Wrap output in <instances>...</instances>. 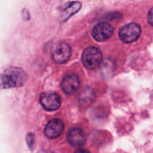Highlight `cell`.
I'll return each instance as SVG.
<instances>
[{
    "label": "cell",
    "mask_w": 153,
    "mask_h": 153,
    "mask_svg": "<svg viewBox=\"0 0 153 153\" xmlns=\"http://www.w3.org/2000/svg\"><path fill=\"white\" fill-rule=\"evenodd\" d=\"M27 75L19 67H10L0 75V87L2 88H18L25 84Z\"/></svg>",
    "instance_id": "6da1fadb"
},
{
    "label": "cell",
    "mask_w": 153,
    "mask_h": 153,
    "mask_svg": "<svg viewBox=\"0 0 153 153\" xmlns=\"http://www.w3.org/2000/svg\"><path fill=\"white\" fill-rule=\"evenodd\" d=\"M82 63L86 68L95 70L100 67L102 60L101 51L94 46H89L84 50L82 56Z\"/></svg>",
    "instance_id": "7a4b0ae2"
},
{
    "label": "cell",
    "mask_w": 153,
    "mask_h": 153,
    "mask_svg": "<svg viewBox=\"0 0 153 153\" xmlns=\"http://www.w3.org/2000/svg\"><path fill=\"white\" fill-rule=\"evenodd\" d=\"M141 34V28L135 22L123 25L119 31L120 39L126 43H131L136 41Z\"/></svg>",
    "instance_id": "3957f363"
},
{
    "label": "cell",
    "mask_w": 153,
    "mask_h": 153,
    "mask_svg": "<svg viewBox=\"0 0 153 153\" xmlns=\"http://www.w3.org/2000/svg\"><path fill=\"white\" fill-rule=\"evenodd\" d=\"M71 56V48L64 42H58L53 47L52 52V59L58 64H64Z\"/></svg>",
    "instance_id": "277c9868"
},
{
    "label": "cell",
    "mask_w": 153,
    "mask_h": 153,
    "mask_svg": "<svg viewBox=\"0 0 153 153\" xmlns=\"http://www.w3.org/2000/svg\"><path fill=\"white\" fill-rule=\"evenodd\" d=\"M40 104L49 111H56L61 107V97L55 93H43L40 97Z\"/></svg>",
    "instance_id": "5b68a950"
},
{
    "label": "cell",
    "mask_w": 153,
    "mask_h": 153,
    "mask_svg": "<svg viewBox=\"0 0 153 153\" xmlns=\"http://www.w3.org/2000/svg\"><path fill=\"white\" fill-rule=\"evenodd\" d=\"M114 33V28L107 22H100L94 26L92 31V36L97 41L103 42L111 37Z\"/></svg>",
    "instance_id": "8992f818"
},
{
    "label": "cell",
    "mask_w": 153,
    "mask_h": 153,
    "mask_svg": "<svg viewBox=\"0 0 153 153\" xmlns=\"http://www.w3.org/2000/svg\"><path fill=\"white\" fill-rule=\"evenodd\" d=\"M64 129V124L60 119H52L46 124L44 129V134L51 139L60 137Z\"/></svg>",
    "instance_id": "52a82bcc"
},
{
    "label": "cell",
    "mask_w": 153,
    "mask_h": 153,
    "mask_svg": "<svg viewBox=\"0 0 153 153\" xmlns=\"http://www.w3.org/2000/svg\"><path fill=\"white\" fill-rule=\"evenodd\" d=\"M61 88L65 94H73L76 92L80 86V79L75 74H68L64 76L61 82Z\"/></svg>",
    "instance_id": "ba28073f"
},
{
    "label": "cell",
    "mask_w": 153,
    "mask_h": 153,
    "mask_svg": "<svg viewBox=\"0 0 153 153\" xmlns=\"http://www.w3.org/2000/svg\"><path fill=\"white\" fill-rule=\"evenodd\" d=\"M67 140L69 143L74 147H80L86 143V137L83 131L80 128H72L68 133Z\"/></svg>",
    "instance_id": "9c48e42d"
},
{
    "label": "cell",
    "mask_w": 153,
    "mask_h": 153,
    "mask_svg": "<svg viewBox=\"0 0 153 153\" xmlns=\"http://www.w3.org/2000/svg\"><path fill=\"white\" fill-rule=\"evenodd\" d=\"M94 100H95V94L91 88H85L79 94V102L81 107L83 108H87L91 106Z\"/></svg>",
    "instance_id": "30bf717a"
},
{
    "label": "cell",
    "mask_w": 153,
    "mask_h": 153,
    "mask_svg": "<svg viewBox=\"0 0 153 153\" xmlns=\"http://www.w3.org/2000/svg\"><path fill=\"white\" fill-rule=\"evenodd\" d=\"M82 7V3L80 1H72L68 3L63 9L61 13V19L66 21L73 14L77 13Z\"/></svg>",
    "instance_id": "8fae6325"
},
{
    "label": "cell",
    "mask_w": 153,
    "mask_h": 153,
    "mask_svg": "<svg viewBox=\"0 0 153 153\" xmlns=\"http://www.w3.org/2000/svg\"><path fill=\"white\" fill-rule=\"evenodd\" d=\"M147 20L148 22L149 23V25H151L153 26V7L149 10V13H148L147 16Z\"/></svg>",
    "instance_id": "7c38bea8"
},
{
    "label": "cell",
    "mask_w": 153,
    "mask_h": 153,
    "mask_svg": "<svg viewBox=\"0 0 153 153\" xmlns=\"http://www.w3.org/2000/svg\"><path fill=\"white\" fill-rule=\"evenodd\" d=\"M27 143H28V146L31 147L33 143H34V136L32 134H28L27 136Z\"/></svg>",
    "instance_id": "4fadbf2b"
},
{
    "label": "cell",
    "mask_w": 153,
    "mask_h": 153,
    "mask_svg": "<svg viewBox=\"0 0 153 153\" xmlns=\"http://www.w3.org/2000/svg\"><path fill=\"white\" fill-rule=\"evenodd\" d=\"M75 153H90V152H88V151L85 150V149H78V150Z\"/></svg>",
    "instance_id": "5bb4252c"
}]
</instances>
